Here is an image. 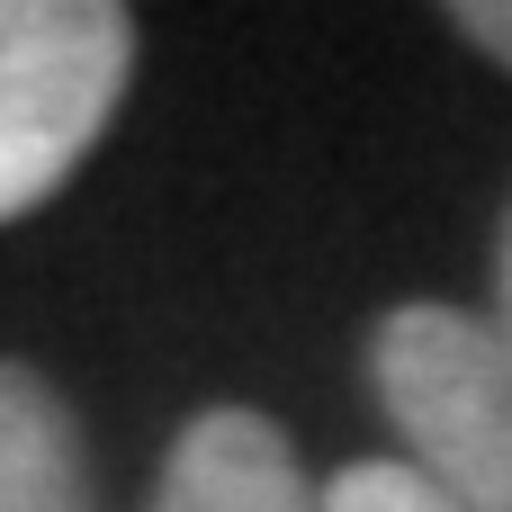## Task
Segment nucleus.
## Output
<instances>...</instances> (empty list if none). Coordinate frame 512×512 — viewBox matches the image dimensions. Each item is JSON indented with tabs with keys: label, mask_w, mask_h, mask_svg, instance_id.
Returning <instances> with one entry per match:
<instances>
[{
	"label": "nucleus",
	"mask_w": 512,
	"mask_h": 512,
	"mask_svg": "<svg viewBox=\"0 0 512 512\" xmlns=\"http://www.w3.org/2000/svg\"><path fill=\"white\" fill-rule=\"evenodd\" d=\"M0 512H99L90 441L63 387L27 360H0Z\"/></svg>",
	"instance_id": "obj_4"
},
{
	"label": "nucleus",
	"mask_w": 512,
	"mask_h": 512,
	"mask_svg": "<svg viewBox=\"0 0 512 512\" xmlns=\"http://www.w3.org/2000/svg\"><path fill=\"white\" fill-rule=\"evenodd\" d=\"M144 512H315L297 441L261 405H207L180 423Z\"/></svg>",
	"instance_id": "obj_3"
},
{
	"label": "nucleus",
	"mask_w": 512,
	"mask_h": 512,
	"mask_svg": "<svg viewBox=\"0 0 512 512\" xmlns=\"http://www.w3.org/2000/svg\"><path fill=\"white\" fill-rule=\"evenodd\" d=\"M504 333H512V234H504Z\"/></svg>",
	"instance_id": "obj_7"
},
{
	"label": "nucleus",
	"mask_w": 512,
	"mask_h": 512,
	"mask_svg": "<svg viewBox=\"0 0 512 512\" xmlns=\"http://www.w3.org/2000/svg\"><path fill=\"white\" fill-rule=\"evenodd\" d=\"M450 18H459V36H468L477 54H495V63L512 72V0H459Z\"/></svg>",
	"instance_id": "obj_6"
},
{
	"label": "nucleus",
	"mask_w": 512,
	"mask_h": 512,
	"mask_svg": "<svg viewBox=\"0 0 512 512\" xmlns=\"http://www.w3.org/2000/svg\"><path fill=\"white\" fill-rule=\"evenodd\" d=\"M126 81L135 18L117 0H0V225L90 162Z\"/></svg>",
	"instance_id": "obj_2"
},
{
	"label": "nucleus",
	"mask_w": 512,
	"mask_h": 512,
	"mask_svg": "<svg viewBox=\"0 0 512 512\" xmlns=\"http://www.w3.org/2000/svg\"><path fill=\"white\" fill-rule=\"evenodd\" d=\"M405 459L459 512H512V333L468 306H396L369 342Z\"/></svg>",
	"instance_id": "obj_1"
},
{
	"label": "nucleus",
	"mask_w": 512,
	"mask_h": 512,
	"mask_svg": "<svg viewBox=\"0 0 512 512\" xmlns=\"http://www.w3.org/2000/svg\"><path fill=\"white\" fill-rule=\"evenodd\" d=\"M315 512H459L414 459H351L324 495H315Z\"/></svg>",
	"instance_id": "obj_5"
}]
</instances>
